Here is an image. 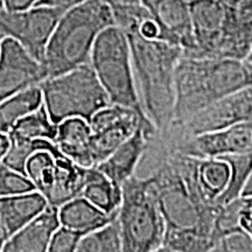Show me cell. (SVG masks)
Masks as SVG:
<instances>
[{
	"label": "cell",
	"mask_w": 252,
	"mask_h": 252,
	"mask_svg": "<svg viewBox=\"0 0 252 252\" xmlns=\"http://www.w3.org/2000/svg\"><path fill=\"white\" fill-rule=\"evenodd\" d=\"M252 86L245 60L182 56L175 69V103L171 126L184 124L207 106Z\"/></svg>",
	"instance_id": "1"
},
{
	"label": "cell",
	"mask_w": 252,
	"mask_h": 252,
	"mask_svg": "<svg viewBox=\"0 0 252 252\" xmlns=\"http://www.w3.org/2000/svg\"><path fill=\"white\" fill-rule=\"evenodd\" d=\"M126 35L140 105L158 133H162L173 119L175 69L184 52L180 47L162 40L146 39L137 33Z\"/></svg>",
	"instance_id": "2"
},
{
	"label": "cell",
	"mask_w": 252,
	"mask_h": 252,
	"mask_svg": "<svg viewBox=\"0 0 252 252\" xmlns=\"http://www.w3.org/2000/svg\"><path fill=\"white\" fill-rule=\"evenodd\" d=\"M111 25H115L111 7L104 0H87L68 8L46 48L42 63L47 78L89 63L97 36Z\"/></svg>",
	"instance_id": "3"
},
{
	"label": "cell",
	"mask_w": 252,
	"mask_h": 252,
	"mask_svg": "<svg viewBox=\"0 0 252 252\" xmlns=\"http://www.w3.org/2000/svg\"><path fill=\"white\" fill-rule=\"evenodd\" d=\"M116 219L122 252H159L166 225L150 176L134 174L123 184L122 202Z\"/></svg>",
	"instance_id": "4"
},
{
	"label": "cell",
	"mask_w": 252,
	"mask_h": 252,
	"mask_svg": "<svg viewBox=\"0 0 252 252\" xmlns=\"http://www.w3.org/2000/svg\"><path fill=\"white\" fill-rule=\"evenodd\" d=\"M39 87L43 105L56 125L75 117L89 122L98 110L111 104L90 62L46 78Z\"/></svg>",
	"instance_id": "5"
},
{
	"label": "cell",
	"mask_w": 252,
	"mask_h": 252,
	"mask_svg": "<svg viewBox=\"0 0 252 252\" xmlns=\"http://www.w3.org/2000/svg\"><path fill=\"white\" fill-rule=\"evenodd\" d=\"M90 64L110 103L145 115L135 88L130 43L124 31L116 25L104 28L94 43Z\"/></svg>",
	"instance_id": "6"
},
{
	"label": "cell",
	"mask_w": 252,
	"mask_h": 252,
	"mask_svg": "<svg viewBox=\"0 0 252 252\" xmlns=\"http://www.w3.org/2000/svg\"><path fill=\"white\" fill-rule=\"evenodd\" d=\"M64 9L53 5H36L23 11L4 9L0 31L18 41L34 59L42 63L46 48Z\"/></svg>",
	"instance_id": "7"
},
{
	"label": "cell",
	"mask_w": 252,
	"mask_h": 252,
	"mask_svg": "<svg viewBox=\"0 0 252 252\" xmlns=\"http://www.w3.org/2000/svg\"><path fill=\"white\" fill-rule=\"evenodd\" d=\"M236 124L252 125V86L217 100L184 124L169 126L167 131L158 133V137L165 140H176Z\"/></svg>",
	"instance_id": "8"
},
{
	"label": "cell",
	"mask_w": 252,
	"mask_h": 252,
	"mask_svg": "<svg viewBox=\"0 0 252 252\" xmlns=\"http://www.w3.org/2000/svg\"><path fill=\"white\" fill-rule=\"evenodd\" d=\"M150 145L194 158H220L252 153V125L236 124L220 130L203 132L176 140L156 137Z\"/></svg>",
	"instance_id": "9"
},
{
	"label": "cell",
	"mask_w": 252,
	"mask_h": 252,
	"mask_svg": "<svg viewBox=\"0 0 252 252\" xmlns=\"http://www.w3.org/2000/svg\"><path fill=\"white\" fill-rule=\"evenodd\" d=\"M47 78L43 63L37 61L12 37H4L0 48V102Z\"/></svg>",
	"instance_id": "10"
},
{
	"label": "cell",
	"mask_w": 252,
	"mask_h": 252,
	"mask_svg": "<svg viewBox=\"0 0 252 252\" xmlns=\"http://www.w3.org/2000/svg\"><path fill=\"white\" fill-rule=\"evenodd\" d=\"M196 43L189 58H219L228 20V6L223 0H189Z\"/></svg>",
	"instance_id": "11"
},
{
	"label": "cell",
	"mask_w": 252,
	"mask_h": 252,
	"mask_svg": "<svg viewBox=\"0 0 252 252\" xmlns=\"http://www.w3.org/2000/svg\"><path fill=\"white\" fill-rule=\"evenodd\" d=\"M151 13L162 31V41L180 47L184 56L196 49L189 0H158Z\"/></svg>",
	"instance_id": "12"
},
{
	"label": "cell",
	"mask_w": 252,
	"mask_h": 252,
	"mask_svg": "<svg viewBox=\"0 0 252 252\" xmlns=\"http://www.w3.org/2000/svg\"><path fill=\"white\" fill-rule=\"evenodd\" d=\"M157 133L158 132L149 131L140 125L111 156L94 167L108 176L116 186L122 188L123 184L135 174L150 141Z\"/></svg>",
	"instance_id": "13"
},
{
	"label": "cell",
	"mask_w": 252,
	"mask_h": 252,
	"mask_svg": "<svg viewBox=\"0 0 252 252\" xmlns=\"http://www.w3.org/2000/svg\"><path fill=\"white\" fill-rule=\"evenodd\" d=\"M61 225L59 208L47 206L39 215L6 242L5 252H45L48 251L52 236Z\"/></svg>",
	"instance_id": "14"
},
{
	"label": "cell",
	"mask_w": 252,
	"mask_h": 252,
	"mask_svg": "<svg viewBox=\"0 0 252 252\" xmlns=\"http://www.w3.org/2000/svg\"><path fill=\"white\" fill-rule=\"evenodd\" d=\"M193 158V179L198 193L207 204L220 207L229 187L231 167L223 158Z\"/></svg>",
	"instance_id": "15"
},
{
	"label": "cell",
	"mask_w": 252,
	"mask_h": 252,
	"mask_svg": "<svg viewBox=\"0 0 252 252\" xmlns=\"http://www.w3.org/2000/svg\"><path fill=\"white\" fill-rule=\"evenodd\" d=\"M91 128L83 118H68L58 124L54 144L61 153L83 167H93L90 156Z\"/></svg>",
	"instance_id": "16"
},
{
	"label": "cell",
	"mask_w": 252,
	"mask_h": 252,
	"mask_svg": "<svg viewBox=\"0 0 252 252\" xmlns=\"http://www.w3.org/2000/svg\"><path fill=\"white\" fill-rule=\"evenodd\" d=\"M48 202L37 190L0 197V220L8 238L39 215Z\"/></svg>",
	"instance_id": "17"
},
{
	"label": "cell",
	"mask_w": 252,
	"mask_h": 252,
	"mask_svg": "<svg viewBox=\"0 0 252 252\" xmlns=\"http://www.w3.org/2000/svg\"><path fill=\"white\" fill-rule=\"evenodd\" d=\"M117 217L96 207L86 197L77 196L59 207V219L62 226L76 230L83 235L108 224Z\"/></svg>",
	"instance_id": "18"
},
{
	"label": "cell",
	"mask_w": 252,
	"mask_h": 252,
	"mask_svg": "<svg viewBox=\"0 0 252 252\" xmlns=\"http://www.w3.org/2000/svg\"><path fill=\"white\" fill-rule=\"evenodd\" d=\"M140 125H143L149 131L158 132L149 119H143L140 117L119 123L111 127L104 128L102 131L91 132L90 156L93 165L97 166L104 161L106 158L111 156L115 150L121 146L125 140H127Z\"/></svg>",
	"instance_id": "19"
},
{
	"label": "cell",
	"mask_w": 252,
	"mask_h": 252,
	"mask_svg": "<svg viewBox=\"0 0 252 252\" xmlns=\"http://www.w3.org/2000/svg\"><path fill=\"white\" fill-rule=\"evenodd\" d=\"M81 196L110 215H117L122 202V188L116 186L96 167H88Z\"/></svg>",
	"instance_id": "20"
},
{
	"label": "cell",
	"mask_w": 252,
	"mask_h": 252,
	"mask_svg": "<svg viewBox=\"0 0 252 252\" xmlns=\"http://www.w3.org/2000/svg\"><path fill=\"white\" fill-rule=\"evenodd\" d=\"M43 104L39 86L17 93L0 102V132L8 133L21 118Z\"/></svg>",
	"instance_id": "21"
},
{
	"label": "cell",
	"mask_w": 252,
	"mask_h": 252,
	"mask_svg": "<svg viewBox=\"0 0 252 252\" xmlns=\"http://www.w3.org/2000/svg\"><path fill=\"white\" fill-rule=\"evenodd\" d=\"M58 125L53 123L45 105L28 113L15 124L8 132V137L21 139H48L54 141Z\"/></svg>",
	"instance_id": "22"
},
{
	"label": "cell",
	"mask_w": 252,
	"mask_h": 252,
	"mask_svg": "<svg viewBox=\"0 0 252 252\" xmlns=\"http://www.w3.org/2000/svg\"><path fill=\"white\" fill-rule=\"evenodd\" d=\"M78 252H122V237L117 219L88 232L81 238Z\"/></svg>",
	"instance_id": "23"
},
{
	"label": "cell",
	"mask_w": 252,
	"mask_h": 252,
	"mask_svg": "<svg viewBox=\"0 0 252 252\" xmlns=\"http://www.w3.org/2000/svg\"><path fill=\"white\" fill-rule=\"evenodd\" d=\"M35 151H37L36 139L28 140L9 137L8 150L1 163L15 172L26 174V163Z\"/></svg>",
	"instance_id": "24"
},
{
	"label": "cell",
	"mask_w": 252,
	"mask_h": 252,
	"mask_svg": "<svg viewBox=\"0 0 252 252\" xmlns=\"http://www.w3.org/2000/svg\"><path fill=\"white\" fill-rule=\"evenodd\" d=\"M33 190H35V187L26 174L15 172L0 163V197L30 193Z\"/></svg>",
	"instance_id": "25"
},
{
	"label": "cell",
	"mask_w": 252,
	"mask_h": 252,
	"mask_svg": "<svg viewBox=\"0 0 252 252\" xmlns=\"http://www.w3.org/2000/svg\"><path fill=\"white\" fill-rule=\"evenodd\" d=\"M212 252H252V237L241 226H236L215 239Z\"/></svg>",
	"instance_id": "26"
},
{
	"label": "cell",
	"mask_w": 252,
	"mask_h": 252,
	"mask_svg": "<svg viewBox=\"0 0 252 252\" xmlns=\"http://www.w3.org/2000/svg\"><path fill=\"white\" fill-rule=\"evenodd\" d=\"M82 232L72 230L65 226L60 225L58 230L53 234L49 242L48 251L50 252H74L76 251L81 238L83 237Z\"/></svg>",
	"instance_id": "27"
},
{
	"label": "cell",
	"mask_w": 252,
	"mask_h": 252,
	"mask_svg": "<svg viewBox=\"0 0 252 252\" xmlns=\"http://www.w3.org/2000/svg\"><path fill=\"white\" fill-rule=\"evenodd\" d=\"M228 7L236 23L252 30V0H238Z\"/></svg>",
	"instance_id": "28"
},
{
	"label": "cell",
	"mask_w": 252,
	"mask_h": 252,
	"mask_svg": "<svg viewBox=\"0 0 252 252\" xmlns=\"http://www.w3.org/2000/svg\"><path fill=\"white\" fill-rule=\"evenodd\" d=\"M238 225L252 237V195L241 196L238 209Z\"/></svg>",
	"instance_id": "29"
},
{
	"label": "cell",
	"mask_w": 252,
	"mask_h": 252,
	"mask_svg": "<svg viewBox=\"0 0 252 252\" xmlns=\"http://www.w3.org/2000/svg\"><path fill=\"white\" fill-rule=\"evenodd\" d=\"M7 11H23L39 5L40 0H2Z\"/></svg>",
	"instance_id": "30"
},
{
	"label": "cell",
	"mask_w": 252,
	"mask_h": 252,
	"mask_svg": "<svg viewBox=\"0 0 252 252\" xmlns=\"http://www.w3.org/2000/svg\"><path fill=\"white\" fill-rule=\"evenodd\" d=\"M8 146H9V137H8V134L0 132V163H1L6 152H7Z\"/></svg>",
	"instance_id": "31"
},
{
	"label": "cell",
	"mask_w": 252,
	"mask_h": 252,
	"mask_svg": "<svg viewBox=\"0 0 252 252\" xmlns=\"http://www.w3.org/2000/svg\"><path fill=\"white\" fill-rule=\"evenodd\" d=\"M250 195H252V172L249 175L247 182H245L241 196H250Z\"/></svg>",
	"instance_id": "32"
},
{
	"label": "cell",
	"mask_w": 252,
	"mask_h": 252,
	"mask_svg": "<svg viewBox=\"0 0 252 252\" xmlns=\"http://www.w3.org/2000/svg\"><path fill=\"white\" fill-rule=\"evenodd\" d=\"M8 236L6 234V230L4 228V225H2V222L1 220H0V251H2V248L5 247L6 242L8 241Z\"/></svg>",
	"instance_id": "33"
},
{
	"label": "cell",
	"mask_w": 252,
	"mask_h": 252,
	"mask_svg": "<svg viewBox=\"0 0 252 252\" xmlns=\"http://www.w3.org/2000/svg\"><path fill=\"white\" fill-rule=\"evenodd\" d=\"M106 4L110 6L113 5H127V4H137V2H140V0H104Z\"/></svg>",
	"instance_id": "34"
},
{
	"label": "cell",
	"mask_w": 252,
	"mask_h": 252,
	"mask_svg": "<svg viewBox=\"0 0 252 252\" xmlns=\"http://www.w3.org/2000/svg\"><path fill=\"white\" fill-rule=\"evenodd\" d=\"M157 1H158V0H140L141 4H143L146 8H149L150 11L153 8V6L156 5Z\"/></svg>",
	"instance_id": "35"
},
{
	"label": "cell",
	"mask_w": 252,
	"mask_h": 252,
	"mask_svg": "<svg viewBox=\"0 0 252 252\" xmlns=\"http://www.w3.org/2000/svg\"><path fill=\"white\" fill-rule=\"evenodd\" d=\"M245 62L249 63V64L252 67V42H251V47H250V50H249V54L247 58H245Z\"/></svg>",
	"instance_id": "36"
},
{
	"label": "cell",
	"mask_w": 252,
	"mask_h": 252,
	"mask_svg": "<svg viewBox=\"0 0 252 252\" xmlns=\"http://www.w3.org/2000/svg\"><path fill=\"white\" fill-rule=\"evenodd\" d=\"M5 9V6H4V1H2V0H0V15H1V13H2V11H4Z\"/></svg>",
	"instance_id": "37"
},
{
	"label": "cell",
	"mask_w": 252,
	"mask_h": 252,
	"mask_svg": "<svg viewBox=\"0 0 252 252\" xmlns=\"http://www.w3.org/2000/svg\"><path fill=\"white\" fill-rule=\"evenodd\" d=\"M52 0H40L39 5H48Z\"/></svg>",
	"instance_id": "38"
},
{
	"label": "cell",
	"mask_w": 252,
	"mask_h": 252,
	"mask_svg": "<svg viewBox=\"0 0 252 252\" xmlns=\"http://www.w3.org/2000/svg\"><path fill=\"white\" fill-rule=\"evenodd\" d=\"M223 1H224L225 4H228V5H231V4H235L236 1H238V0H223Z\"/></svg>",
	"instance_id": "39"
},
{
	"label": "cell",
	"mask_w": 252,
	"mask_h": 252,
	"mask_svg": "<svg viewBox=\"0 0 252 252\" xmlns=\"http://www.w3.org/2000/svg\"><path fill=\"white\" fill-rule=\"evenodd\" d=\"M4 34L1 33V31H0V48H1V42H2V40H4Z\"/></svg>",
	"instance_id": "40"
},
{
	"label": "cell",
	"mask_w": 252,
	"mask_h": 252,
	"mask_svg": "<svg viewBox=\"0 0 252 252\" xmlns=\"http://www.w3.org/2000/svg\"><path fill=\"white\" fill-rule=\"evenodd\" d=\"M83 1H87V0H78V4H80V2H83Z\"/></svg>",
	"instance_id": "41"
}]
</instances>
